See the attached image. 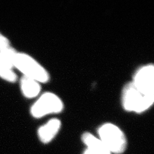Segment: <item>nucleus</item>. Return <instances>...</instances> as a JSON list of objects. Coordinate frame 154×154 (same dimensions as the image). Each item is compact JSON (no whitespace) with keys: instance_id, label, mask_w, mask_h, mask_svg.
Segmentation results:
<instances>
[{"instance_id":"obj_7","label":"nucleus","mask_w":154,"mask_h":154,"mask_svg":"<svg viewBox=\"0 0 154 154\" xmlns=\"http://www.w3.org/2000/svg\"><path fill=\"white\" fill-rule=\"evenodd\" d=\"M82 140L92 154H111L100 139L89 132H85L82 136Z\"/></svg>"},{"instance_id":"obj_2","label":"nucleus","mask_w":154,"mask_h":154,"mask_svg":"<svg viewBox=\"0 0 154 154\" xmlns=\"http://www.w3.org/2000/svg\"><path fill=\"white\" fill-rule=\"evenodd\" d=\"M14 66L26 76L36 80L40 84H45L50 80L48 71L40 63L25 53L17 52L14 57Z\"/></svg>"},{"instance_id":"obj_9","label":"nucleus","mask_w":154,"mask_h":154,"mask_svg":"<svg viewBox=\"0 0 154 154\" xmlns=\"http://www.w3.org/2000/svg\"><path fill=\"white\" fill-rule=\"evenodd\" d=\"M11 47L10 41L8 38L0 33V51H3Z\"/></svg>"},{"instance_id":"obj_10","label":"nucleus","mask_w":154,"mask_h":154,"mask_svg":"<svg viewBox=\"0 0 154 154\" xmlns=\"http://www.w3.org/2000/svg\"><path fill=\"white\" fill-rule=\"evenodd\" d=\"M84 154H92L91 153V152L88 150V149H87V150L85 151V152L84 153Z\"/></svg>"},{"instance_id":"obj_6","label":"nucleus","mask_w":154,"mask_h":154,"mask_svg":"<svg viewBox=\"0 0 154 154\" xmlns=\"http://www.w3.org/2000/svg\"><path fill=\"white\" fill-rule=\"evenodd\" d=\"M61 125V121L57 118H52L42 125L37 131V135L40 141L45 144L50 143L59 133Z\"/></svg>"},{"instance_id":"obj_8","label":"nucleus","mask_w":154,"mask_h":154,"mask_svg":"<svg viewBox=\"0 0 154 154\" xmlns=\"http://www.w3.org/2000/svg\"><path fill=\"white\" fill-rule=\"evenodd\" d=\"M21 93L27 98L37 97L41 91V84L36 80L23 76L20 80Z\"/></svg>"},{"instance_id":"obj_5","label":"nucleus","mask_w":154,"mask_h":154,"mask_svg":"<svg viewBox=\"0 0 154 154\" xmlns=\"http://www.w3.org/2000/svg\"><path fill=\"white\" fill-rule=\"evenodd\" d=\"M135 88L145 96H154V66L144 65L135 72L132 81Z\"/></svg>"},{"instance_id":"obj_1","label":"nucleus","mask_w":154,"mask_h":154,"mask_svg":"<svg viewBox=\"0 0 154 154\" xmlns=\"http://www.w3.org/2000/svg\"><path fill=\"white\" fill-rule=\"evenodd\" d=\"M154 96H145L135 88L132 82L123 87L122 93V104L125 110L140 114L146 111L153 105Z\"/></svg>"},{"instance_id":"obj_4","label":"nucleus","mask_w":154,"mask_h":154,"mask_svg":"<svg viewBox=\"0 0 154 154\" xmlns=\"http://www.w3.org/2000/svg\"><path fill=\"white\" fill-rule=\"evenodd\" d=\"M64 109V103L59 96L51 92H45L31 106L30 114L34 118H41L50 114L60 113Z\"/></svg>"},{"instance_id":"obj_3","label":"nucleus","mask_w":154,"mask_h":154,"mask_svg":"<svg viewBox=\"0 0 154 154\" xmlns=\"http://www.w3.org/2000/svg\"><path fill=\"white\" fill-rule=\"evenodd\" d=\"M100 141L110 153L121 154L127 147V139L117 125L110 123L102 124L98 128Z\"/></svg>"}]
</instances>
